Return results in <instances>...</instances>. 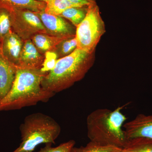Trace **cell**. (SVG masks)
Wrapping results in <instances>:
<instances>
[{
    "label": "cell",
    "instance_id": "cell-5",
    "mask_svg": "<svg viewBox=\"0 0 152 152\" xmlns=\"http://www.w3.org/2000/svg\"><path fill=\"white\" fill-rule=\"evenodd\" d=\"M105 31V23L96 3L89 6L84 19L76 27L78 48L89 53L95 52Z\"/></svg>",
    "mask_w": 152,
    "mask_h": 152
},
{
    "label": "cell",
    "instance_id": "cell-24",
    "mask_svg": "<svg viewBox=\"0 0 152 152\" xmlns=\"http://www.w3.org/2000/svg\"><path fill=\"white\" fill-rule=\"evenodd\" d=\"M120 152H123L122 151H122H121Z\"/></svg>",
    "mask_w": 152,
    "mask_h": 152
},
{
    "label": "cell",
    "instance_id": "cell-19",
    "mask_svg": "<svg viewBox=\"0 0 152 152\" xmlns=\"http://www.w3.org/2000/svg\"><path fill=\"white\" fill-rule=\"evenodd\" d=\"M12 31L10 11L0 8V44L4 37Z\"/></svg>",
    "mask_w": 152,
    "mask_h": 152
},
{
    "label": "cell",
    "instance_id": "cell-13",
    "mask_svg": "<svg viewBox=\"0 0 152 152\" xmlns=\"http://www.w3.org/2000/svg\"><path fill=\"white\" fill-rule=\"evenodd\" d=\"M63 39L44 33L37 34L31 39L38 50L42 55L53 51L57 44Z\"/></svg>",
    "mask_w": 152,
    "mask_h": 152
},
{
    "label": "cell",
    "instance_id": "cell-6",
    "mask_svg": "<svg viewBox=\"0 0 152 152\" xmlns=\"http://www.w3.org/2000/svg\"><path fill=\"white\" fill-rule=\"evenodd\" d=\"M10 12L12 31L23 41L31 39L37 34H46L44 25L34 12L25 9Z\"/></svg>",
    "mask_w": 152,
    "mask_h": 152
},
{
    "label": "cell",
    "instance_id": "cell-23",
    "mask_svg": "<svg viewBox=\"0 0 152 152\" xmlns=\"http://www.w3.org/2000/svg\"><path fill=\"white\" fill-rule=\"evenodd\" d=\"M38 1H40L43 2L47 3L49 1V0H38Z\"/></svg>",
    "mask_w": 152,
    "mask_h": 152
},
{
    "label": "cell",
    "instance_id": "cell-1",
    "mask_svg": "<svg viewBox=\"0 0 152 152\" xmlns=\"http://www.w3.org/2000/svg\"><path fill=\"white\" fill-rule=\"evenodd\" d=\"M46 74L41 72L40 69H17L11 90L0 101V111L20 110L36 105L40 102H48L56 93L42 86Z\"/></svg>",
    "mask_w": 152,
    "mask_h": 152
},
{
    "label": "cell",
    "instance_id": "cell-14",
    "mask_svg": "<svg viewBox=\"0 0 152 152\" xmlns=\"http://www.w3.org/2000/svg\"><path fill=\"white\" fill-rule=\"evenodd\" d=\"M124 152H152V139L135 138L128 140L122 148Z\"/></svg>",
    "mask_w": 152,
    "mask_h": 152
},
{
    "label": "cell",
    "instance_id": "cell-10",
    "mask_svg": "<svg viewBox=\"0 0 152 152\" xmlns=\"http://www.w3.org/2000/svg\"><path fill=\"white\" fill-rule=\"evenodd\" d=\"M44 59L45 55L38 50L31 40L24 41L18 69H40Z\"/></svg>",
    "mask_w": 152,
    "mask_h": 152
},
{
    "label": "cell",
    "instance_id": "cell-3",
    "mask_svg": "<svg viewBox=\"0 0 152 152\" xmlns=\"http://www.w3.org/2000/svg\"><path fill=\"white\" fill-rule=\"evenodd\" d=\"M124 107L114 110L98 109L88 115L87 135L90 141L122 148L127 140L123 128L127 119L121 112Z\"/></svg>",
    "mask_w": 152,
    "mask_h": 152
},
{
    "label": "cell",
    "instance_id": "cell-7",
    "mask_svg": "<svg viewBox=\"0 0 152 152\" xmlns=\"http://www.w3.org/2000/svg\"><path fill=\"white\" fill-rule=\"evenodd\" d=\"M36 14L44 25L47 34L61 39L75 36V27L63 17L50 15L45 11Z\"/></svg>",
    "mask_w": 152,
    "mask_h": 152
},
{
    "label": "cell",
    "instance_id": "cell-2",
    "mask_svg": "<svg viewBox=\"0 0 152 152\" xmlns=\"http://www.w3.org/2000/svg\"><path fill=\"white\" fill-rule=\"evenodd\" d=\"M95 60V52L77 48L71 54L57 60L54 68L44 77L42 87L56 94L69 88L84 77Z\"/></svg>",
    "mask_w": 152,
    "mask_h": 152
},
{
    "label": "cell",
    "instance_id": "cell-21",
    "mask_svg": "<svg viewBox=\"0 0 152 152\" xmlns=\"http://www.w3.org/2000/svg\"><path fill=\"white\" fill-rule=\"evenodd\" d=\"M45 59L40 70L44 73H47L54 68L58 60L57 55L53 51L47 52L45 54Z\"/></svg>",
    "mask_w": 152,
    "mask_h": 152
},
{
    "label": "cell",
    "instance_id": "cell-17",
    "mask_svg": "<svg viewBox=\"0 0 152 152\" xmlns=\"http://www.w3.org/2000/svg\"><path fill=\"white\" fill-rule=\"evenodd\" d=\"M122 148L115 146L103 145L90 141L85 146H74L70 152H120Z\"/></svg>",
    "mask_w": 152,
    "mask_h": 152
},
{
    "label": "cell",
    "instance_id": "cell-20",
    "mask_svg": "<svg viewBox=\"0 0 152 152\" xmlns=\"http://www.w3.org/2000/svg\"><path fill=\"white\" fill-rule=\"evenodd\" d=\"M52 144H46L45 147L37 152H70L75 145V142L74 140H70L56 147H52Z\"/></svg>",
    "mask_w": 152,
    "mask_h": 152
},
{
    "label": "cell",
    "instance_id": "cell-22",
    "mask_svg": "<svg viewBox=\"0 0 152 152\" xmlns=\"http://www.w3.org/2000/svg\"><path fill=\"white\" fill-rule=\"evenodd\" d=\"M76 7H88L96 3L95 0H69Z\"/></svg>",
    "mask_w": 152,
    "mask_h": 152
},
{
    "label": "cell",
    "instance_id": "cell-16",
    "mask_svg": "<svg viewBox=\"0 0 152 152\" xmlns=\"http://www.w3.org/2000/svg\"><path fill=\"white\" fill-rule=\"evenodd\" d=\"M88 7L70 8L65 10L59 16L68 20L76 27L84 19Z\"/></svg>",
    "mask_w": 152,
    "mask_h": 152
},
{
    "label": "cell",
    "instance_id": "cell-18",
    "mask_svg": "<svg viewBox=\"0 0 152 152\" xmlns=\"http://www.w3.org/2000/svg\"><path fill=\"white\" fill-rule=\"evenodd\" d=\"M76 7L69 0H49L46 3L45 12L54 15H60L67 9Z\"/></svg>",
    "mask_w": 152,
    "mask_h": 152
},
{
    "label": "cell",
    "instance_id": "cell-15",
    "mask_svg": "<svg viewBox=\"0 0 152 152\" xmlns=\"http://www.w3.org/2000/svg\"><path fill=\"white\" fill-rule=\"evenodd\" d=\"M77 48V42L75 36L60 41L53 51L56 54L58 59L71 54Z\"/></svg>",
    "mask_w": 152,
    "mask_h": 152
},
{
    "label": "cell",
    "instance_id": "cell-8",
    "mask_svg": "<svg viewBox=\"0 0 152 152\" xmlns=\"http://www.w3.org/2000/svg\"><path fill=\"white\" fill-rule=\"evenodd\" d=\"M124 130L127 140L142 137L152 139V115H138L124 124Z\"/></svg>",
    "mask_w": 152,
    "mask_h": 152
},
{
    "label": "cell",
    "instance_id": "cell-11",
    "mask_svg": "<svg viewBox=\"0 0 152 152\" xmlns=\"http://www.w3.org/2000/svg\"><path fill=\"white\" fill-rule=\"evenodd\" d=\"M17 69L15 66L4 58L0 52V101L11 90Z\"/></svg>",
    "mask_w": 152,
    "mask_h": 152
},
{
    "label": "cell",
    "instance_id": "cell-4",
    "mask_svg": "<svg viewBox=\"0 0 152 152\" xmlns=\"http://www.w3.org/2000/svg\"><path fill=\"white\" fill-rule=\"evenodd\" d=\"M20 130L21 142L12 152H32L40 144H55L61 129L51 117L36 113L25 118Z\"/></svg>",
    "mask_w": 152,
    "mask_h": 152
},
{
    "label": "cell",
    "instance_id": "cell-9",
    "mask_svg": "<svg viewBox=\"0 0 152 152\" xmlns=\"http://www.w3.org/2000/svg\"><path fill=\"white\" fill-rule=\"evenodd\" d=\"M24 41L11 31L0 44V52L4 58L18 69Z\"/></svg>",
    "mask_w": 152,
    "mask_h": 152
},
{
    "label": "cell",
    "instance_id": "cell-12",
    "mask_svg": "<svg viewBox=\"0 0 152 152\" xmlns=\"http://www.w3.org/2000/svg\"><path fill=\"white\" fill-rule=\"evenodd\" d=\"M46 6V3L38 0H0V8L9 11L25 9L39 13L45 11Z\"/></svg>",
    "mask_w": 152,
    "mask_h": 152
}]
</instances>
